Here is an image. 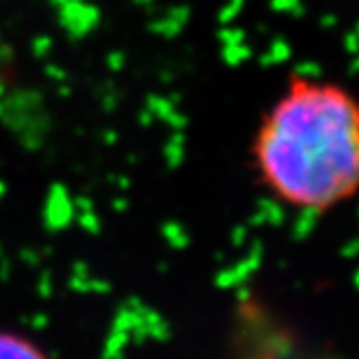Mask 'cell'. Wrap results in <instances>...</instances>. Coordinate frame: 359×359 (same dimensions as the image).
I'll return each mask as SVG.
<instances>
[{"mask_svg":"<svg viewBox=\"0 0 359 359\" xmlns=\"http://www.w3.org/2000/svg\"><path fill=\"white\" fill-rule=\"evenodd\" d=\"M0 359H53L31 336L0 325Z\"/></svg>","mask_w":359,"mask_h":359,"instance_id":"7a4b0ae2","label":"cell"},{"mask_svg":"<svg viewBox=\"0 0 359 359\" xmlns=\"http://www.w3.org/2000/svg\"><path fill=\"white\" fill-rule=\"evenodd\" d=\"M260 187L281 206L329 215L359 184V111L340 83L292 74L264 111L251 141Z\"/></svg>","mask_w":359,"mask_h":359,"instance_id":"6da1fadb","label":"cell"}]
</instances>
